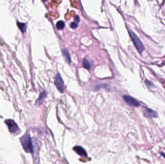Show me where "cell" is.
I'll list each match as a JSON object with an SVG mask.
<instances>
[{"mask_svg":"<svg viewBox=\"0 0 165 164\" xmlns=\"http://www.w3.org/2000/svg\"><path fill=\"white\" fill-rule=\"evenodd\" d=\"M23 148L27 153L33 152V146L31 138L29 134H26L20 139Z\"/></svg>","mask_w":165,"mask_h":164,"instance_id":"6da1fadb","label":"cell"},{"mask_svg":"<svg viewBox=\"0 0 165 164\" xmlns=\"http://www.w3.org/2000/svg\"><path fill=\"white\" fill-rule=\"evenodd\" d=\"M129 34L135 47L140 53H142L144 50V47L143 43H142L138 37L132 31L129 30Z\"/></svg>","mask_w":165,"mask_h":164,"instance_id":"7a4b0ae2","label":"cell"},{"mask_svg":"<svg viewBox=\"0 0 165 164\" xmlns=\"http://www.w3.org/2000/svg\"><path fill=\"white\" fill-rule=\"evenodd\" d=\"M54 83L60 92L63 93L64 91V81L60 73H58L56 75L54 80Z\"/></svg>","mask_w":165,"mask_h":164,"instance_id":"3957f363","label":"cell"},{"mask_svg":"<svg viewBox=\"0 0 165 164\" xmlns=\"http://www.w3.org/2000/svg\"><path fill=\"white\" fill-rule=\"evenodd\" d=\"M123 99L128 104L131 106L139 107L141 105L140 103L137 100L128 95H124L123 96Z\"/></svg>","mask_w":165,"mask_h":164,"instance_id":"277c9868","label":"cell"},{"mask_svg":"<svg viewBox=\"0 0 165 164\" xmlns=\"http://www.w3.org/2000/svg\"><path fill=\"white\" fill-rule=\"evenodd\" d=\"M5 123L8 126L9 131L11 133H14L18 130L19 128L14 121L8 119L5 121Z\"/></svg>","mask_w":165,"mask_h":164,"instance_id":"5b68a950","label":"cell"},{"mask_svg":"<svg viewBox=\"0 0 165 164\" xmlns=\"http://www.w3.org/2000/svg\"><path fill=\"white\" fill-rule=\"evenodd\" d=\"M143 114L146 117L154 118V117H158V115L156 112L147 107H144Z\"/></svg>","mask_w":165,"mask_h":164,"instance_id":"8992f818","label":"cell"},{"mask_svg":"<svg viewBox=\"0 0 165 164\" xmlns=\"http://www.w3.org/2000/svg\"><path fill=\"white\" fill-rule=\"evenodd\" d=\"M73 150L79 155L82 157H87V154L86 150L81 146H76L73 148Z\"/></svg>","mask_w":165,"mask_h":164,"instance_id":"52a82bcc","label":"cell"},{"mask_svg":"<svg viewBox=\"0 0 165 164\" xmlns=\"http://www.w3.org/2000/svg\"><path fill=\"white\" fill-rule=\"evenodd\" d=\"M62 52L63 56L64 57L66 62L68 64H70L71 62V57L70 56V53H69V52L68 51L67 49H64L62 50Z\"/></svg>","mask_w":165,"mask_h":164,"instance_id":"ba28073f","label":"cell"},{"mask_svg":"<svg viewBox=\"0 0 165 164\" xmlns=\"http://www.w3.org/2000/svg\"><path fill=\"white\" fill-rule=\"evenodd\" d=\"M82 65H83V66L86 69H87V70H89L91 68V65L89 63V62L88 61V60L86 59H84L83 61H82Z\"/></svg>","mask_w":165,"mask_h":164,"instance_id":"9c48e42d","label":"cell"},{"mask_svg":"<svg viewBox=\"0 0 165 164\" xmlns=\"http://www.w3.org/2000/svg\"><path fill=\"white\" fill-rule=\"evenodd\" d=\"M65 23L63 21H60L57 22L56 24L57 28L59 30H63L65 27Z\"/></svg>","mask_w":165,"mask_h":164,"instance_id":"30bf717a","label":"cell"},{"mask_svg":"<svg viewBox=\"0 0 165 164\" xmlns=\"http://www.w3.org/2000/svg\"><path fill=\"white\" fill-rule=\"evenodd\" d=\"M18 26L22 32H25L26 30V25L24 23H18Z\"/></svg>","mask_w":165,"mask_h":164,"instance_id":"8fae6325","label":"cell"},{"mask_svg":"<svg viewBox=\"0 0 165 164\" xmlns=\"http://www.w3.org/2000/svg\"><path fill=\"white\" fill-rule=\"evenodd\" d=\"M46 95H47V93L45 91H44L42 93H41L38 99V101H38V103H40V102L46 96Z\"/></svg>","mask_w":165,"mask_h":164,"instance_id":"7c38bea8","label":"cell"},{"mask_svg":"<svg viewBox=\"0 0 165 164\" xmlns=\"http://www.w3.org/2000/svg\"><path fill=\"white\" fill-rule=\"evenodd\" d=\"M145 84L148 88H153V87L155 86L154 84L152 82L148 80L147 79L145 80Z\"/></svg>","mask_w":165,"mask_h":164,"instance_id":"4fadbf2b","label":"cell"},{"mask_svg":"<svg viewBox=\"0 0 165 164\" xmlns=\"http://www.w3.org/2000/svg\"><path fill=\"white\" fill-rule=\"evenodd\" d=\"M70 26L72 29H76L77 28L78 24L77 23H76L75 22H72L70 25Z\"/></svg>","mask_w":165,"mask_h":164,"instance_id":"5bb4252c","label":"cell"},{"mask_svg":"<svg viewBox=\"0 0 165 164\" xmlns=\"http://www.w3.org/2000/svg\"><path fill=\"white\" fill-rule=\"evenodd\" d=\"M75 20L77 21V22H79L80 21V17L79 16H76L75 17Z\"/></svg>","mask_w":165,"mask_h":164,"instance_id":"9a60e30c","label":"cell"}]
</instances>
